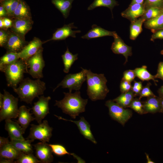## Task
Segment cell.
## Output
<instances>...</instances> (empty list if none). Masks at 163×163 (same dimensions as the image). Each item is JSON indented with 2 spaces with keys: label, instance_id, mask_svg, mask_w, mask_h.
Instances as JSON below:
<instances>
[{
  "label": "cell",
  "instance_id": "6f0895ef",
  "mask_svg": "<svg viewBox=\"0 0 163 163\" xmlns=\"http://www.w3.org/2000/svg\"><path fill=\"white\" fill-rule=\"evenodd\" d=\"M161 55H163V49L161 51Z\"/></svg>",
  "mask_w": 163,
  "mask_h": 163
},
{
  "label": "cell",
  "instance_id": "d6986e66",
  "mask_svg": "<svg viewBox=\"0 0 163 163\" xmlns=\"http://www.w3.org/2000/svg\"><path fill=\"white\" fill-rule=\"evenodd\" d=\"M5 129L8 132L11 140L25 139L23 136L24 133L23 129L17 121L10 119L5 120Z\"/></svg>",
  "mask_w": 163,
  "mask_h": 163
},
{
  "label": "cell",
  "instance_id": "f907efd6",
  "mask_svg": "<svg viewBox=\"0 0 163 163\" xmlns=\"http://www.w3.org/2000/svg\"><path fill=\"white\" fill-rule=\"evenodd\" d=\"M158 92L159 97H163V85L158 89Z\"/></svg>",
  "mask_w": 163,
  "mask_h": 163
},
{
  "label": "cell",
  "instance_id": "9a60e30c",
  "mask_svg": "<svg viewBox=\"0 0 163 163\" xmlns=\"http://www.w3.org/2000/svg\"><path fill=\"white\" fill-rule=\"evenodd\" d=\"M43 43V42L40 39L34 37L18 53L20 59L26 62L42 47Z\"/></svg>",
  "mask_w": 163,
  "mask_h": 163
},
{
  "label": "cell",
  "instance_id": "5bb4252c",
  "mask_svg": "<svg viewBox=\"0 0 163 163\" xmlns=\"http://www.w3.org/2000/svg\"><path fill=\"white\" fill-rule=\"evenodd\" d=\"M113 37L114 40L112 44L111 49L114 53L122 54L125 57L126 59L125 64L128 61V56H131L132 54V47L126 44L116 33Z\"/></svg>",
  "mask_w": 163,
  "mask_h": 163
},
{
  "label": "cell",
  "instance_id": "30bf717a",
  "mask_svg": "<svg viewBox=\"0 0 163 163\" xmlns=\"http://www.w3.org/2000/svg\"><path fill=\"white\" fill-rule=\"evenodd\" d=\"M38 101L34 103L31 109L32 110L35 120L38 124L42 123V121L49 113V102L51 98L50 96L45 97L41 95L38 97Z\"/></svg>",
  "mask_w": 163,
  "mask_h": 163
},
{
  "label": "cell",
  "instance_id": "8d00e7d4",
  "mask_svg": "<svg viewBox=\"0 0 163 163\" xmlns=\"http://www.w3.org/2000/svg\"><path fill=\"white\" fill-rule=\"evenodd\" d=\"M129 107L140 114H145L143 108V102L138 98H134Z\"/></svg>",
  "mask_w": 163,
  "mask_h": 163
},
{
  "label": "cell",
  "instance_id": "9f6ffc18",
  "mask_svg": "<svg viewBox=\"0 0 163 163\" xmlns=\"http://www.w3.org/2000/svg\"><path fill=\"white\" fill-rule=\"evenodd\" d=\"M144 0H132L131 3L143 4Z\"/></svg>",
  "mask_w": 163,
  "mask_h": 163
},
{
  "label": "cell",
  "instance_id": "f1b7e54d",
  "mask_svg": "<svg viewBox=\"0 0 163 163\" xmlns=\"http://www.w3.org/2000/svg\"><path fill=\"white\" fill-rule=\"evenodd\" d=\"M145 20L140 17L131 22L130 26V39L135 40L142 30V25Z\"/></svg>",
  "mask_w": 163,
  "mask_h": 163
},
{
  "label": "cell",
  "instance_id": "4316f807",
  "mask_svg": "<svg viewBox=\"0 0 163 163\" xmlns=\"http://www.w3.org/2000/svg\"><path fill=\"white\" fill-rule=\"evenodd\" d=\"M135 96L131 89L128 92L122 93L119 96L113 100L124 108L129 107Z\"/></svg>",
  "mask_w": 163,
  "mask_h": 163
},
{
  "label": "cell",
  "instance_id": "ac0fdd59",
  "mask_svg": "<svg viewBox=\"0 0 163 163\" xmlns=\"http://www.w3.org/2000/svg\"><path fill=\"white\" fill-rule=\"evenodd\" d=\"M145 11L143 4L131 3L129 7L121 13V15L131 22L142 16Z\"/></svg>",
  "mask_w": 163,
  "mask_h": 163
},
{
  "label": "cell",
  "instance_id": "7402d4cb",
  "mask_svg": "<svg viewBox=\"0 0 163 163\" xmlns=\"http://www.w3.org/2000/svg\"><path fill=\"white\" fill-rule=\"evenodd\" d=\"M116 33L115 31H108L96 24H93L91 27V29L81 38L89 40L106 36L113 37Z\"/></svg>",
  "mask_w": 163,
  "mask_h": 163
},
{
  "label": "cell",
  "instance_id": "ffe728a7",
  "mask_svg": "<svg viewBox=\"0 0 163 163\" xmlns=\"http://www.w3.org/2000/svg\"><path fill=\"white\" fill-rule=\"evenodd\" d=\"M31 110V108H27L24 105L19 108L18 119L17 122L22 127L24 133L30 123L35 120V117L32 116L33 114L30 113Z\"/></svg>",
  "mask_w": 163,
  "mask_h": 163
},
{
  "label": "cell",
  "instance_id": "680465c9",
  "mask_svg": "<svg viewBox=\"0 0 163 163\" xmlns=\"http://www.w3.org/2000/svg\"><path fill=\"white\" fill-rule=\"evenodd\" d=\"M3 0H0V2L2 1H3Z\"/></svg>",
  "mask_w": 163,
  "mask_h": 163
},
{
  "label": "cell",
  "instance_id": "e0dca14e",
  "mask_svg": "<svg viewBox=\"0 0 163 163\" xmlns=\"http://www.w3.org/2000/svg\"><path fill=\"white\" fill-rule=\"evenodd\" d=\"M55 116L59 119L69 121L74 123L78 126L80 133L85 138L90 140L95 144H97V142L91 132L90 125L84 117H80V119L78 120L74 121L66 119L55 115Z\"/></svg>",
  "mask_w": 163,
  "mask_h": 163
},
{
  "label": "cell",
  "instance_id": "74e56055",
  "mask_svg": "<svg viewBox=\"0 0 163 163\" xmlns=\"http://www.w3.org/2000/svg\"><path fill=\"white\" fill-rule=\"evenodd\" d=\"M151 85V83L149 82L145 86L143 87L139 95V98L140 100L143 97H148L155 95L150 89V86Z\"/></svg>",
  "mask_w": 163,
  "mask_h": 163
},
{
  "label": "cell",
  "instance_id": "e575fe53",
  "mask_svg": "<svg viewBox=\"0 0 163 163\" xmlns=\"http://www.w3.org/2000/svg\"><path fill=\"white\" fill-rule=\"evenodd\" d=\"M16 163H41L33 154H25L22 152L18 158L14 161Z\"/></svg>",
  "mask_w": 163,
  "mask_h": 163
},
{
  "label": "cell",
  "instance_id": "7a4b0ae2",
  "mask_svg": "<svg viewBox=\"0 0 163 163\" xmlns=\"http://www.w3.org/2000/svg\"><path fill=\"white\" fill-rule=\"evenodd\" d=\"M63 93V98L60 101H56L54 106L61 109L63 113L73 119H75L80 113L85 111L88 100L81 97L79 91L73 93L69 91Z\"/></svg>",
  "mask_w": 163,
  "mask_h": 163
},
{
  "label": "cell",
  "instance_id": "83f0119b",
  "mask_svg": "<svg viewBox=\"0 0 163 163\" xmlns=\"http://www.w3.org/2000/svg\"><path fill=\"white\" fill-rule=\"evenodd\" d=\"M144 25L145 28L151 30L152 32L163 29V10L156 17L145 21Z\"/></svg>",
  "mask_w": 163,
  "mask_h": 163
},
{
  "label": "cell",
  "instance_id": "f546056e",
  "mask_svg": "<svg viewBox=\"0 0 163 163\" xmlns=\"http://www.w3.org/2000/svg\"><path fill=\"white\" fill-rule=\"evenodd\" d=\"M78 54H73L71 53L67 47L64 53L62 55L64 66L63 71L68 73L72 66L78 59Z\"/></svg>",
  "mask_w": 163,
  "mask_h": 163
},
{
  "label": "cell",
  "instance_id": "11a10c76",
  "mask_svg": "<svg viewBox=\"0 0 163 163\" xmlns=\"http://www.w3.org/2000/svg\"><path fill=\"white\" fill-rule=\"evenodd\" d=\"M160 98L161 102V109L160 113H163V97Z\"/></svg>",
  "mask_w": 163,
  "mask_h": 163
},
{
  "label": "cell",
  "instance_id": "60d3db41",
  "mask_svg": "<svg viewBox=\"0 0 163 163\" xmlns=\"http://www.w3.org/2000/svg\"><path fill=\"white\" fill-rule=\"evenodd\" d=\"M136 77L134 70H128L124 72L122 79L131 82L134 80Z\"/></svg>",
  "mask_w": 163,
  "mask_h": 163
},
{
  "label": "cell",
  "instance_id": "ba28073f",
  "mask_svg": "<svg viewBox=\"0 0 163 163\" xmlns=\"http://www.w3.org/2000/svg\"><path fill=\"white\" fill-rule=\"evenodd\" d=\"M82 70L75 74L67 75L62 80L53 90L54 91L58 87L62 86V88H67L69 92L72 90L79 91L83 83L86 79V74L84 69L81 67Z\"/></svg>",
  "mask_w": 163,
  "mask_h": 163
},
{
  "label": "cell",
  "instance_id": "277c9868",
  "mask_svg": "<svg viewBox=\"0 0 163 163\" xmlns=\"http://www.w3.org/2000/svg\"><path fill=\"white\" fill-rule=\"evenodd\" d=\"M1 72L5 73L8 86L13 89L16 88L24 79V73H27L26 62L19 59L6 66Z\"/></svg>",
  "mask_w": 163,
  "mask_h": 163
},
{
  "label": "cell",
  "instance_id": "b9f144b4",
  "mask_svg": "<svg viewBox=\"0 0 163 163\" xmlns=\"http://www.w3.org/2000/svg\"><path fill=\"white\" fill-rule=\"evenodd\" d=\"M131 82L122 79L120 85V91L121 93L128 91L132 88Z\"/></svg>",
  "mask_w": 163,
  "mask_h": 163
},
{
  "label": "cell",
  "instance_id": "f35d334b",
  "mask_svg": "<svg viewBox=\"0 0 163 163\" xmlns=\"http://www.w3.org/2000/svg\"><path fill=\"white\" fill-rule=\"evenodd\" d=\"M145 10L151 7L163 8V0H145L144 4Z\"/></svg>",
  "mask_w": 163,
  "mask_h": 163
},
{
  "label": "cell",
  "instance_id": "db71d44e",
  "mask_svg": "<svg viewBox=\"0 0 163 163\" xmlns=\"http://www.w3.org/2000/svg\"><path fill=\"white\" fill-rule=\"evenodd\" d=\"M146 155V158L147 160V163H154V161H152L151 159L149 158V155L148 154L146 153H145Z\"/></svg>",
  "mask_w": 163,
  "mask_h": 163
},
{
  "label": "cell",
  "instance_id": "1f68e13d",
  "mask_svg": "<svg viewBox=\"0 0 163 163\" xmlns=\"http://www.w3.org/2000/svg\"><path fill=\"white\" fill-rule=\"evenodd\" d=\"M147 68L146 66H143L140 68H136L134 71L136 76L143 81L152 80L157 85L156 82H158V81L155 79V75H152L148 72Z\"/></svg>",
  "mask_w": 163,
  "mask_h": 163
},
{
  "label": "cell",
  "instance_id": "681fc988",
  "mask_svg": "<svg viewBox=\"0 0 163 163\" xmlns=\"http://www.w3.org/2000/svg\"><path fill=\"white\" fill-rule=\"evenodd\" d=\"M0 163H14V160H10L4 158L0 157Z\"/></svg>",
  "mask_w": 163,
  "mask_h": 163
},
{
  "label": "cell",
  "instance_id": "8fae6325",
  "mask_svg": "<svg viewBox=\"0 0 163 163\" xmlns=\"http://www.w3.org/2000/svg\"><path fill=\"white\" fill-rule=\"evenodd\" d=\"M25 37L10 30L7 42L4 47L7 52L19 53L28 44Z\"/></svg>",
  "mask_w": 163,
  "mask_h": 163
},
{
  "label": "cell",
  "instance_id": "816d5d0a",
  "mask_svg": "<svg viewBox=\"0 0 163 163\" xmlns=\"http://www.w3.org/2000/svg\"><path fill=\"white\" fill-rule=\"evenodd\" d=\"M0 29H5L3 17L0 18Z\"/></svg>",
  "mask_w": 163,
  "mask_h": 163
},
{
  "label": "cell",
  "instance_id": "ee69618b",
  "mask_svg": "<svg viewBox=\"0 0 163 163\" xmlns=\"http://www.w3.org/2000/svg\"><path fill=\"white\" fill-rule=\"evenodd\" d=\"M152 35L150 40L154 41L156 39H163V29H161L156 30L153 32Z\"/></svg>",
  "mask_w": 163,
  "mask_h": 163
},
{
  "label": "cell",
  "instance_id": "d590c367",
  "mask_svg": "<svg viewBox=\"0 0 163 163\" xmlns=\"http://www.w3.org/2000/svg\"><path fill=\"white\" fill-rule=\"evenodd\" d=\"M52 152L55 155L62 156L66 155H72L67 151L65 147L59 144H49Z\"/></svg>",
  "mask_w": 163,
  "mask_h": 163
},
{
  "label": "cell",
  "instance_id": "cb8c5ba5",
  "mask_svg": "<svg viewBox=\"0 0 163 163\" xmlns=\"http://www.w3.org/2000/svg\"><path fill=\"white\" fill-rule=\"evenodd\" d=\"M22 152L17 150L10 143L0 147V156L1 158L16 160Z\"/></svg>",
  "mask_w": 163,
  "mask_h": 163
},
{
  "label": "cell",
  "instance_id": "d4e9b609",
  "mask_svg": "<svg viewBox=\"0 0 163 163\" xmlns=\"http://www.w3.org/2000/svg\"><path fill=\"white\" fill-rule=\"evenodd\" d=\"M32 142L29 139H17L11 140L10 143L20 151L29 154L33 152Z\"/></svg>",
  "mask_w": 163,
  "mask_h": 163
},
{
  "label": "cell",
  "instance_id": "7dc6e473",
  "mask_svg": "<svg viewBox=\"0 0 163 163\" xmlns=\"http://www.w3.org/2000/svg\"><path fill=\"white\" fill-rule=\"evenodd\" d=\"M8 17L7 11L4 6L1 4L0 5V18Z\"/></svg>",
  "mask_w": 163,
  "mask_h": 163
},
{
  "label": "cell",
  "instance_id": "44dd1931",
  "mask_svg": "<svg viewBox=\"0 0 163 163\" xmlns=\"http://www.w3.org/2000/svg\"><path fill=\"white\" fill-rule=\"evenodd\" d=\"M143 109L145 114L160 112L161 102L159 97L155 95L147 97V100L143 102Z\"/></svg>",
  "mask_w": 163,
  "mask_h": 163
},
{
  "label": "cell",
  "instance_id": "f6af8a7d",
  "mask_svg": "<svg viewBox=\"0 0 163 163\" xmlns=\"http://www.w3.org/2000/svg\"><path fill=\"white\" fill-rule=\"evenodd\" d=\"M155 76L156 78H160L163 81V62L159 63L157 73Z\"/></svg>",
  "mask_w": 163,
  "mask_h": 163
},
{
  "label": "cell",
  "instance_id": "3957f363",
  "mask_svg": "<svg viewBox=\"0 0 163 163\" xmlns=\"http://www.w3.org/2000/svg\"><path fill=\"white\" fill-rule=\"evenodd\" d=\"M84 69L86 74L87 94L89 98L93 101L104 99L109 91L104 75L93 73L90 69Z\"/></svg>",
  "mask_w": 163,
  "mask_h": 163
},
{
  "label": "cell",
  "instance_id": "7bdbcfd3",
  "mask_svg": "<svg viewBox=\"0 0 163 163\" xmlns=\"http://www.w3.org/2000/svg\"><path fill=\"white\" fill-rule=\"evenodd\" d=\"M21 0H10V8L8 17L11 18L14 11L19 4Z\"/></svg>",
  "mask_w": 163,
  "mask_h": 163
},
{
  "label": "cell",
  "instance_id": "4fadbf2b",
  "mask_svg": "<svg viewBox=\"0 0 163 163\" xmlns=\"http://www.w3.org/2000/svg\"><path fill=\"white\" fill-rule=\"evenodd\" d=\"M74 23L68 24H65L62 27L58 28L53 34L52 38L43 42V43L50 40H65L69 37L75 38L76 33L81 32L80 30H73L72 29L77 28L74 25Z\"/></svg>",
  "mask_w": 163,
  "mask_h": 163
},
{
  "label": "cell",
  "instance_id": "5b68a950",
  "mask_svg": "<svg viewBox=\"0 0 163 163\" xmlns=\"http://www.w3.org/2000/svg\"><path fill=\"white\" fill-rule=\"evenodd\" d=\"M3 102L0 111V121L7 119L16 118L18 117V99L4 90Z\"/></svg>",
  "mask_w": 163,
  "mask_h": 163
},
{
  "label": "cell",
  "instance_id": "603a6c76",
  "mask_svg": "<svg viewBox=\"0 0 163 163\" xmlns=\"http://www.w3.org/2000/svg\"><path fill=\"white\" fill-rule=\"evenodd\" d=\"M11 18L20 19H32L30 8L25 1L21 0Z\"/></svg>",
  "mask_w": 163,
  "mask_h": 163
},
{
  "label": "cell",
  "instance_id": "d6a6232c",
  "mask_svg": "<svg viewBox=\"0 0 163 163\" xmlns=\"http://www.w3.org/2000/svg\"><path fill=\"white\" fill-rule=\"evenodd\" d=\"M118 5L117 2L115 0H94L88 7V10H90L97 7H105L110 8L112 14L113 8Z\"/></svg>",
  "mask_w": 163,
  "mask_h": 163
},
{
  "label": "cell",
  "instance_id": "6da1fadb",
  "mask_svg": "<svg viewBox=\"0 0 163 163\" xmlns=\"http://www.w3.org/2000/svg\"><path fill=\"white\" fill-rule=\"evenodd\" d=\"M46 88L45 83L40 79L34 80L27 77L21 82L18 87L13 89L21 101L31 104L35 97L43 94Z\"/></svg>",
  "mask_w": 163,
  "mask_h": 163
},
{
  "label": "cell",
  "instance_id": "836d02e7",
  "mask_svg": "<svg viewBox=\"0 0 163 163\" xmlns=\"http://www.w3.org/2000/svg\"><path fill=\"white\" fill-rule=\"evenodd\" d=\"M163 10V8L150 7L145 10L144 14L141 17L146 21L156 17L160 14Z\"/></svg>",
  "mask_w": 163,
  "mask_h": 163
},
{
  "label": "cell",
  "instance_id": "c3c4849f",
  "mask_svg": "<svg viewBox=\"0 0 163 163\" xmlns=\"http://www.w3.org/2000/svg\"><path fill=\"white\" fill-rule=\"evenodd\" d=\"M8 138L4 137H0V147L10 143Z\"/></svg>",
  "mask_w": 163,
  "mask_h": 163
},
{
  "label": "cell",
  "instance_id": "484cf974",
  "mask_svg": "<svg viewBox=\"0 0 163 163\" xmlns=\"http://www.w3.org/2000/svg\"><path fill=\"white\" fill-rule=\"evenodd\" d=\"M74 0H52V3L62 13L66 18L68 16L72 4Z\"/></svg>",
  "mask_w": 163,
  "mask_h": 163
},
{
  "label": "cell",
  "instance_id": "4dcf8cb0",
  "mask_svg": "<svg viewBox=\"0 0 163 163\" xmlns=\"http://www.w3.org/2000/svg\"><path fill=\"white\" fill-rule=\"evenodd\" d=\"M19 59L18 53L7 52L0 58V71L1 72L6 66L13 63Z\"/></svg>",
  "mask_w": 163,
  "mask_h": 163
},
{
  "label": "cell",
  "instance_id": "8992f818",
  "mask_svg": "<svg viewBox=\"0 0 163 163\" xmlns=\"http://www.w3.org/2000/svg\"><path fill=\"white\" fill-rule=\"evenodd\" d=\"M43 50L42 47L25 62L27 73L34 78L40 79L43 77V70L45 66V62L43 56Z\"/></svg>",
  "mask_w": 163,
  "mask_h": 163
},
{
  "label": "cell",
  "instance_id": "ab89813d",
  "mask_svg": "<svg viewBox=\"0 0 163 163\" xmlns=\"http://www.w3.org/2000/svg\"><path fill=\"white\" fill-rule=\"evenodd\" d=\"M9 31L7 29L0 30V46L4 47L5 46L8 38Z\"/></svg>",
  "mask_w": 163,
  "mask_h": 163
},
{
  "label": "cell",
  "instance_id": "f5cc1de1",
  "mask_svg": "<svg viewBox=\"0 0 163 163\" xmlns=\"http://www.w3.org/2000/svg\"><path fill=\"white\" fill-rule=\"evenodd\" d=\"M3 94L0 93V108H1L3 102Z\"/></svg>",
  "mask_w": 163,
  "mask_h": 163
},
{
  "label": "cell",
  "instance_id": "7c38bea8",
  "mask_svg": "<svg viewBox=\"0 0 163 163\" xmlns=\"http://www.w3.org/2000/svg\"><path fill=\"white\" fill-rule=\"evenodd\" d=\"M33 145L35 150L36 156L41 163H50L53 161V152L49 144L41 142Z\"/></svg>",
  "mask_w": 163,
  "mask_h": 163
},
{
  "label": "cell",
  "instance_id": "2e32d148",
  "mask_svg": "<svg viewBox=\"0 0 163 163\" xmlns=\"http://www.w3.org/2000/svg\"><path fill=\"white\" fill-rule=\"evenodd\" d=\"M11 31L25 37L26 34L32 28L33 21L32 19H20L13 18Z\"/></svg>",
  "mask_w": 163,
  "mask_h": 163
},
{
  "label": "cell",
  "instance_id": "bcb514c9",
  "mask_svg": "<svg viewBox=\"0 0 163 163\" xmlns=\"http://www.w3.org/2000/svg\"><path fill=\"white\" fill-rule=\"evenodd\" d=\"M3 20L5 29L11 28L12 24V20L8 17H3Z\"/></svg>",
  "mask_w": 163,
  "mask_h": 163
},
{
  "label": "cell",
  "instance_id": "9c48e42d",
  "mask_svg": "<svg viewBox=\"0 0 163 163\" xmlns=\"http://www.w3.org/2000/svg\"><path fill=\"white\" fill-rule=\"evenodd\" d=\"M105 105L108 108L111 117L123 126H124L132 116V112L131 110L125 109L113 100L107 101Z\"/></svg>",
  "mask_w": 163,
  "mask_h": 163
},
{
  "label": "cell",
  "instance_id": "52a82bcc",
  "mask_svg": "<svg viewBox=\"0 0 163 163\" xmlns=\"http://www.w3.org/2000/svg\"><path fill=\"white\" fill-rule=\"evenodd\" d=\"M30 126L29 134L26 139L32 142L36 139L42 142H49L52 135L53 128L49 126L47 120H44L38 125L31 124Z\"/></svg>",
  "mask_w": 163,
  "mask_h": 163
}]
</instances>
